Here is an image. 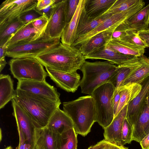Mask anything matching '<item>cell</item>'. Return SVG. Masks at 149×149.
<instances>
[{
  "label": "cell",
  "mask_w": 149,
  "mask_h": 149,
  "mask_svg": "<svg viewBox=\"0 0 149 149\" xmlns=\"http://www.w3.org/2000/svg\"><path fill=\"white\" fill-rule=\"evenodd\" d=\"M148 58L149 57L143 55L129 62L117 66L116 72L110 82L115 88L113 97L119 91L125 80L131 74Z\"/></svg>",
  "instance_id": "4fadbf2b"
},
{
  "label": "cell",
  "mask_w": 149,
  "mask_h": 149,
  "mask_svg": "<svg viewBox=\"0 0 149 149\" xmlns=\"http://www.w3.org/2000/svg\"><path fill=\"white\" fill-rule=\"evenodd\" d=\"M15 149H18V146Z\"/></svg>",
  "instance_id": "f907efd6"
},
{
  "label": "cell",
  "mask_w": 149,
  "mask_h": 149,
  "mask_svg": "<svg viewBox=\"0 0 149 149\" xmlns=\"http://www.w3.org/2000/svg\"><path fill=\"white\" fill-rule=\"evenodd\" d=\"M36 10L29 11L22 14L19 17L24 23H26L42 16Z\"/></svg>",
  "instance_id": "74e56055"
},
{
  "label": "cell",
  "mask_w": 149,
  "mask_h": 149,
  "mask_svg": "<svg viewBox=\"0 0 149 149\" xmlns=\"http://www.w3.org/2000/svg\"><path fill=\"white\" fill-rule=\"evenodd\" d=\"M35 58L45 67L67 73L77 72L86 61L79 49L61 42Z\"/></svg>",
  "instance_id": "6da1fadb"
},
{
  "label": "cell",
  "mask_w": 149,
  "mask_h": 149,
  "mask_svg": "<svg viewBox=\"0 0 149 149\" xmlns=\"http://www.w3.org/2000/svg\"><path fill=\"white\" fill-rule=\"evenodd\" d=\"M104 141V139L99 141L95 145L90 146L88 149H98L100 148Z\"/></svg>",
  "instance_id": "c3c4849f"
},
{
  "label": "cell",
  "mask_w": 149,
  "mask_h": 149,
  "mask_svg": "<svg viewBox=\"0 0 149 149\" xmlns=\"http://www.w3.org/2000/svg\"><path fill=\"white\" fill-rule=\"evenodd\" d=\"M106 46L120 54L136 57L143 55L145 51L144 48L116 39H111Z\"/></svg>",
  "instance_id": "484cf974"
},
{
  "label": "cell",
  "mask_w": 149,
  "mask_h": 149,
  "mask_svg": "<svg viewBox=\"0 0 149 149\" xmlns=\"http://www.w3.org/2000/svg\"><path fill=\"white\" fill-rule=\"evenodd\" d=\"M117 66L107 61L93 62L86 61L80 69L83 74L79 86L81 93L91 95L96 88L110 82Z\"/></svg>",
  "instance_id": "277c9868"
},
{
  "label": "cell",
  "mask_w": 149,
  "mask_h": 149,
  "mask_svg": "<svg viewBox=\"0 0 149 149\" xmlns=\"http://www.w3.org/2000/svg\"><path fill=\"white\" fill-rule=\"evenodd\" d=\"M46 127L52 128L57 132L61 134L74 128V125L70 118L59 108L52 115Z\"/></svg>",
  "instance_id": "d4e9b609"
},
{
  "label": "cell",
  "mask_w": 149,
  "mask_h": 149,
  "mask_svg": "<svg viewBox=\"0 0 149 149\" xmlns=\"http://www.w3.org/2000/svg\"><path fill=\"white\" fill-rule=\"evenodd\" d=\"M38 39L37 32L31 21L26 23L11 37L6 44V48L21 42Z\"/></svg>",
  "instance_id": "cb8c5ba5"
},
{
  "label": "cell",
  "mask_w": 149,
  "mask_h": 149,
  "mask_svg": "<svg viewBox=\"0 0 149 149\" xmlns=\"http://www.w3.org/2000/svg\"><path fill=\"white\" fill-rule=\"evenodd\" d=\"M128 31L122 23L113 31L111 39L120 40L127 35Z\"/></svg>",
  "instance_id": "f35d334b"
},
{
  "label": "cell",
  "mask_w": 149,
  "mask_h": 149,
  "mask_svg": "<svg viewBox=\"0 0 149 149\" xmlns=\"http://www.w3.org/2000/svg\"><path fill=\"white\" fill-rule=\"evenodd\" d=\"M111 15L107 14L95 17H91L87 14L84 8L81 14L78 25L76 39L94 30Z\"/></svg>",
  "instance_id": "603a6c76"
},
{
  "label": "cell",
  "mask_w": 149,
  "mask_h": 149,
  "mask_svg": "<svg viewBox=\"0 0 149 149\" xmlns=\"http://www.w3.org/2000/svg\"><path fill=\"white\" fill-rule=\"evenodd\" d=\"M133 128L132 141L140 143L145 136L149 134V93Z\"/></svg>",
  "instance_id": "44dd1931"
},
{
  "label": "cell",
  "mask_w": 149,
  "mask_h": 149,
  "mask_svg": "<svg viewBox=\"0 0 149 149\" xmlns=\"http://www.w3.org/2000/svg\"><path fill=\"white\" fill-rule=\"evenodd\" d=\"M4 149H13V148L10 146H8L7 147Z\"/></svg>",
  "instance_id": "681fc988"
},
{
  "label": "cell",
  "mask_w": 149,
  "mask_h": 149,
  "mask_svg": "<svg viewBox=\"0 0 149 149\" xmlns=\"http://www.w3.org/2000/svg\"><path fill=\"white\" fill-rule=\"evenodd\" d=\"M141 89V85L137 83L127 84L120 88L119 90L120 91V98L114 118L126 105L128 104L137 96Z\"/></svg>",
  "instance_id": "4316f807"
},
{
  "label": "cell",
  "mask_w": 149,
  "mask_h": 149,
  "mask_svg": "<svg viewBox=\"0 0 149 149\" xmlns=\"http://www.w3.org/2000/svg\"><path fill=\"white\" fill-rule=\"evenodd\" d=\"M116 28H112L97 34L81 44L79 49L81 54L85 57L105 47L111 39Z\"/></svg>",
  "instance_id": "e0dca14e"
},
{
  "label": "cell",
  "mask_w": 149,
  "mask_h": 149,
  "mask_svg": "<svg viewBox=\"0 0 149 149\" xmlns=\"http://www.w3.org/2000/svg\"><path fill=\"white\" fill-rule=\"evenodd\" d=\"M25 24L18 18L0 29V47L6 45L11 37Z\"/></svg>",
  "instance_id": "4dcf8cb0"
},
{
  "label": "cell",
  "mask_w": 149,
  "mask_h": 149,
  "mask_svg": "<svg viewBox=\"0 0 149 149\" xmlns=\"http://www.w3.org/2000/svg\"><path fill=\"white\" fill-rule=\"evenodd\" d=\"M145 2L143 0L123 12L111 15L90 32L78 37L72 46L81 45L94 36L109 29L116 28L122 23L144 7Z\"/></svg>",
  "instance_id": "ba28073f"
},
{
  "label": "cell",
  "mask_w": 149,
  "mask_h": 149,
  "mask_svg": "<svg viewBox=\"0 0 149 149\" xmlns=\"http://www.w3.org/2000/svg\"><path fill=\"white\" fill-rule=\"evenodd\" d=\"M149 76V58L139 68L132 72L124 82L123 86L132 83L140 84Z\"/></svg>",
  "instance_id": "1f68e13d"
},
{
  "label": "cell",
  "mask_w": 149,
  "mask_h": 149,
  "mask_svg": "<svg viewBox=\"0 0 149 149\" xmlns=\"http://www.w3.org/2000/svg\"><path fill=\"white\" fill-rule=\"evenodd\" d=\"M67 0H57L45 31L52 39L60 38L67 24Z\"/></svg>",
  "instance_id": "8fae6325"
},
{
  "label": "cell",
  "mask_w": 149,
  "mask_h": 149,
  "mask_svg": "<svg viewBox=\"0 0 149 149\" xmlns=\"http://www.w3.org/2000/svg\"><path fill=\"white\" fill-rule=\"evenodd\" d=\"M6 45L0 47V72L3 69L7 63L5 59Z\"/></svg>",
  "instance_id": "b9f144b4"
},
{
  "label": "cell",
  "mask_w": 149,
  "mask_h": 149,
  "mask_svg": "<svg viewBox=\"0 0 149 149\" xmlns=\"http://www.w3.org/2000/svg\"><path fill=\"white\" fill-rule=\"evenodd\" d=\"M63 111L72 120L76 133L86 136L95 121L96 110L91 95L82 96L63 103Z\"/></svg>",
  "instance_id": "3957f363"
},
{
  "label": "cell",
  "mask_w": 149,
  "mask_h": 149,
  "mask_svg": "<svg viewBox=\"0 0 149 149\" xmlns=\"http://www.w3.org/2000/svg\"><path fill=\"white\" fill-rule=\"evenodd\" d=\"M139 84L141 86L140 91L127 105L126 118L133 127L141 114L145 100L149 93V76Z\"/></svg>",
  "instance_id": "9a60e30c"
},
{
  "label": "cell",
  "mask_w": 149,
  "mask_h": 149,
  "mask_svg": "<svg viewBox=\"0 0 149 149\" xmlns=\"http://www.w3.org/2000/svg\"><path fill=\"white\" fill-rule=\"evenodd\" d=\"M98 149H128L124 146H118L106 141L104 139L103 143Z\"/></svg>",
  "instance_id": "60d3db41"
},
{
  "label": "cell",
  "mask_w": 149,
  "mask_h": 149,
  "mask_svg": "<svg viewBox=\"0 0 149 149\" xmlns=\"http://www.w3.org/2000/svg\"><path fill=\"white\" fill-rule=\"evenodd\" d=\"M77 134L74 128L60 134L57 149H77Z\"/></svg>",
  "instance_id": "f546056e"
},
{
  "label": "cell",
  "mask_w": 149,
  "mask_h": 149,
  "mask_svg": "<svg viewBox=\"0 0 149 149\" xmlns=\"http://www.w3.org/2000/svg\"><path fill=\"white\" fill-rule=\"evenodd\" d=\"M17 89L27 91L54 102L61 101L60 93L46 81L18 80Z\"/></svg>",
  "instance_id": "7c38bea8"
},
{
  "label": "cell",
  "mask_w": 149,
  "mask_h": 149,
  "mask_svg": "<svg viewBox=\"0 0 149 149\" xmlns=\"http://www.w3.org/2000/svg\"><path fill=\"white\" fill-rule=\"evenodd\" d=\"M137 33L148 47H149V29L139 31Z\"/></svg>",
  "instance_id": "7bdbcfd3"
},
{
  "label": "cell",
  "mask_w": 149,
  "mask_h": 149,
  "mask_svg": "<svg viewBox=\"0 0 149 149\" xmlns=\"http://www.w3.org/2000/svg\"><path fill=\"white\" fill-rule=\"evenodd\" d=\"M120 40L144 48L148 47L137 33L132 31H128L127 35Z\"/></svg>",
  "instance_id": "d590c367"
},
{
  "label": "cell",
  "mask_w": 149,
  "mask_h": 149,
  "mask_svg": "<svg viewBox=\"0 0 149 149\" xmlns=\"http://www.w3.org/2000/svg\"><path fill=\"white\" fill-rule=\"evenodd\" d=\"M116 0H86L85 9L87 14L92 17L102 15L108 10Z\"/></svg>",
  "instance_id": "f1b7e54d"
},
{
  "label": "cell",
  "mask_w": 149,
  "mask_h": 149,
  "mask_svg": "<svg viewBox=\"0 0 149 149\" xmlns=\"http://www.w3.org/2000/svg\"><path fill=\"white\" fill-rule=\"evenodd\" d=\"M140 1L116 0L112 6L102 15L108 14L113 15L123 12L138 3Z\"/></svg>",
  "instance_id": "d6a6232c"
},
{
  "label": "cell",
  "mask_w": 149,
  "mask_h": 149,
  "mask_svg": "<svg viewBox=\"0 0 149 149\" xmlns=\"http://www.w3.org/2000/svg\"><path fill=\"white\" fill-rule=\"evenodd\" d=\"M38 0H6L0 6V29L36 8Z\"/></svg>",
  "instance_id": "9c48e42d"
},
{
  "label": "cell",
  "mask_w": 149,
  "mask_h": 149,
  "mask_svg": "<svg viewBox=\"0 0 149 149\" xmlns=\"http://www.w3.org/2000/svg\"><path fill=\"white\" fill-rule=\"evenodd\" d=\"M137 57L123 54L106 46L97 51L85 56V59H100L107 60L119 65L129 62Z\"/></svg>",
  "instance_id": "d6986e66"
},
{
  "label": "cell",
  "mask_w": 149,
  "mask_h": 149,
  "mask_svg": "<svg viewBox=\"0 0 149 149\" xmlns=\"http://www.w3.org/2000/svg\"><path fill=\"white\" fill-rule=\"evenodd\" d=\"M24 109L37 127H46L61 101L54 102L31 93L16 89L13 98Z\"/></svg>",
  "instance_id": "7a4b0ae2"
},
{
  "label": "cell",
  "mask_w": 149,
  "mask_h": 149,
  "mask_svg": "<svg viewBox=\"0 0 149 149\" xmlns=\"http://www.w3.org/2000/svg\"><path fill=\"white\" fill-rule=\"evenodd\" d=\"M120 97V91L119 90L113 97V106L114 115L117 110Z\"/></svg>",
  "instance_id": "f6af8a7d"
},
{
  "label": "cell",
  "mask_w": 149,
  "mask_h": 149,
  "mask_svg": "<svg viewBox=\"0 0 149 149\" xmlns=\"http://www.w3.org/2000/svg\"><path fill=\"white\" fill-rule=\"evenodd\" d=\"M115 89L112 84L108 82L96 88L91 95L95 108V121L103 129L111 124L114 118L113 96Z\"/></svg>",
  "instance_id": "5b68a950"
},
{
  "label": "cell",
  "mask_w": 149,
  "mask_h": 149,
  "mask_svg": "<svg viewBox=\"0 0 149 149\" xmlns=\"http://www.w3.org/2000/svg\"><path fill=\"white\" fill-rule=\"evenodd\" d=\"M56 0H38L35 9L38 11L42 10L53 4Z\"/></svg>",
  "instance_id": "ab89813d"
},
{
  "label": "cell",
  "mask_w": 149,
  "mask_h": 149,
  "mask_svg": "<svg viewBox=\"0 0 149 149\" xmlns=\"http://www.w3.org/2000/svg\"><path fill=\"white\" fill-rule=\"evenodd\" d=\"M139 143L142 149H149V134L145 136Z\"/></svg>",
  "instance_id": "7dc6e473"
},
{
  "label": "cell",
  "mask_w": 149,
  "mask_h": 149,
  "mask_svg": "<svg viewBox=\"0 0 149 149\" xmlns=\"http://www.w3.org/2000/svg\"><path fill=\"white\" fill-rule=\"evenodd\" d=\"M149 20V4L122 23L128 30L137 33L148 29Z\"/></svg>",
  "instance_id": "7402d4cb"
},
{
  "label": "cell",
  "mask_w": 149,
  "mask_h": 149,
  "mask_svg": "<svg viewBox=\"0 0 149 149\" xmlns=\"http://www.w3.org/2000/svg\"><path fill=\"white\" fill-rule=\"evenodd\" d=\"M12 105L13 115L15 119L17 127L21 130L24 136L26 149H34L35 141V130L37 127L22 107L13 99Z\"/></svg>",
  "instance_id": "30bf717a"
},
{
  "label": "cell",
  "mask_w": 149,
  "mask_h": 149,
  "mask_svg": "<svg viewBox=\"0 0 149 149\" xmlns=\"http://www.w3.org/2000/svg\"><path fill=\"white\" fill-rule=\"evenodd\" d=\"M15 90L13 81L8 74L0 75V109L14 98Z\"/></svg>",
  "instance_id": "83f0119b"
},
{
  "label": "cell",
  "mask_w": 149,
  "mask_h": 149,
  "mask_svg": "<svg viewBox=\"0 0 149 149\" xmlns=\"http://www.w3.org/2000/svg\"><path fill=\"white\" fill-rule=\"evenodd\" d=\"M17 130L19 137V144L18 146V149H26L25 140L23 134L19 128L17 127Z\"/></svg>",
  "instance_id": "bcb514c9"
},
{
  "label": "cell",
  "mask_w": 149,
  "mask_h": 149,
  "mask_svg": "<svg viewBox=\"0 0 149 149\" xmlns=\"http://www.w3.org/2000/svg\"></svg>",
  "instance_id": "816d5d0a"
},
{
  "label": "cell",
  "mask_w": 149,
  "mask_h": 149,
  "mask_svg": "<svg viewBox=\"0 0 149 149\" xmlns=\"http://www.w3.org/2000/svg\"><path fill=\"white\" fill-rule=\"evenodd\" d=\"M80 0H67L66 11L67 24L71 20L77 9Z\"/></svg>",
  "instance_id": "8d00e7d4"
},
{
  "label": "cell",
  "mask_w": 149,
  "mask_h": 149,
  "mask_svg": "<svg viewBox=\"0 0 149 149\" xmlns=\"http://www.w3.org/2000/svg\"><path fill=\"white\" fill-rule=\"evenodd\" d=\"M45 68L51 79L58 86L66 91L74 93L80 86L81 77L77 72L67 73L47 67Z\"/></svg>",
  "instance_id": "5bb4252c"
},
{
  "label": "cell",
  "mask_w": 149,
  "mask_h": 149,
  "mask_svg": "<svg viewBox=\"0 0 149 149\" xmlns=\"http://www.w3.org/2000/svg\"><path fill=\"white\" fill-rule=\"evenodd\" d=\"M49 19L46 17L42 16L32 21V24L37 32V36L38 39L45 35V30L48 22Z\"/></svg>",
  "instance_id": "e575fe53"
},
{
  "label": "cell",
  "mask_w": 149,
  "mask_h": 149,
  "mask_svg": "<svg viewBox=\"0 0 149 149\" xmlns=\"http://www.w3.org/2000/svg\"><path fill=\"white\" fill-rule=\"evenodd\" d=\"M133 130V127L130 124L125 118L121 132V143L123 146L127 143H130L132 141Z\"/></svg>",
  "instance_id": "836d02e7"
},
{
  "label": "cell",
  "mask_w": 149,
  "mask_h": 149,
  "mask_svg": "<svg viewBox=\"0 0 149 149\" xmlns=\"http://www.w3.org/2000/svg\"><path fill=\"white\" fill-rule=\"evenodd\" d=\"M59 134L52 128L36 127L34 149H57Z\"/></svg>",
  "instance_id": "ac0fdd59"
},
{
  "label": "cell",
  "mask_w": 149,
  "mask_h": 149,
  "mask_svg": "<svg viewBox=\"0 0 149 149\" xmlns=\"http://www.w3.org/2000/svg\"><path fill=\"white\" fill-rule=\"evenodd\" d=\"M60 39L51 38L45 34L37 40L21 42L6 48L5 55L12 58L35 57L59 44Z\"/></svg>",
  "instance_id": "52a82bcc"
},
{
  "label": "cell",
  "mask_w": 149,
  "mask_h": 149,
  "mask_svg": "<svg viewBox=\"0 0 149 149\" xmlns=\"http://www.w3.org/2000/svg\"><path fill=\"white\" fill-rule=\"evenodd\" d=\"M86 0H80L76 11L70 21L68 23L61 38V42L72 46L76 39L77 28L81 13L85 8Z\"/></svg>",
  "instance_id": "ffe728a7"
},
{
  "label": "cell",
  "mask_w": 149,
  "mask_h": 149,
  "mask_svg": "<svg viewBox=\"0 0 149 149\" xmlns=\"http://www.w3.org/2000/svg\"><path fill=\"white\" fill-rule=\"evenodd\" d=\"M56 1L53 4L47 6L42 10L38 11L36 10L42 15L45 16L49 19L51 15L54 4Z\"/></svg>",
  "instance_id": "ee69618b"
},
{
  "label": "cell",
  "mask_w": 149,
  "mask_h": 149,
  "mask_svg": "<svg viewBox=\"0 0 149 149\" xmlns=\"http://www.w3.org/2000/svg\"><path fill=\"white\" fill-rule=\"evenodd\" d=\"M128 104L126 105L115 117L111 124L104 129V139L118 146L121 143V132L124 120L126 117Z\"/></svg>",
  "instance_id": "2e32d148"
},
{
  "label": "cell",
  "mask_w": 149,
  "mask_h": 149,
  "mask_svg": "<svg viewBox=\"0 0 149 149\" xmlns=\"http://www.w3.org/2000/svg\"><path fill=\"white\" fill-rule=\"evenodd\" d=\"M9 64L11 74L18 80L43 81L48 76L44 66L34 57L12 58Z\"/></svg>",
  "instance_id": "8992f818"
}]
</instances>
